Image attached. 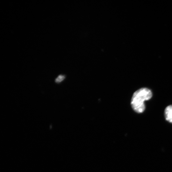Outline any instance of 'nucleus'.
Here are the masks:
<instances>
[{
    "label": "nucleus",
    "mask_w": 172,
    "mask_h": 172,
    "mask_svg": "<svg viewBox=\"0 0 172 172\" xmlns=\"http://www.w3.org/2000/svg\"><path fill=\"white\" fill-rule=\"evenodd\" d=\"M152 92L147 88H142L136 91L134 94L131 100V105L136 112L141 113L145 109L144 102L151 99Z\"/></svg>",
    "instance_id": "obj_1"
},
{
    "label": "nucleus",
    "mask_w": 172,
    "mask_h": 172,
    "mask_svg": "<svg viewBox=\"0 0 172 172\" xmlns=\"http://www.w3.org/2000/svg\"><path fill=\"white\" fill-rule=\"evenodd\" d=\"M164 115L166 120L172 123V105H170L166 107Z\"/></svg>",
    "instance_id": "obj_2"
},
{
    "label": "nucleus",
    "mask_w": 172,
    "mask_h": 172,
    "mask_svg": "<svg viewBox=\"0 0 172 172\" xmlns=\"http://www.w3.org/2000/svg\"><path fill=\"white\" fill-rule=\"evenodd\" d=\"M66 78L65 75L60 74L55 78V82L56 84H59L65 80Z\"/></svg>",
    "instance_id": "obj_3"
}]
</instances>
